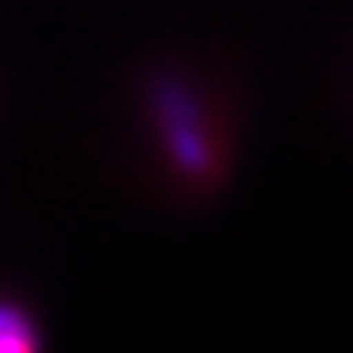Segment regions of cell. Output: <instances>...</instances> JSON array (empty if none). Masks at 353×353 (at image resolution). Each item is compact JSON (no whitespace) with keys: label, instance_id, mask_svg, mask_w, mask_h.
<instances>
[{"label":"cell","instance_id":"obj_1","mask_svg":"<svg viewBox=\"0 0 353 353\" xmlns=\"http://www.w3.org/2000/svg\"><path fill=\"white\" fill-rule=\"evenodd\" d=\"M150 106L168 159L189 180H209L218 168L215 136L194 92L174 77H159L150 85Z\"/></svg>","mask_w":353,"mask_h":353},{"label":"cell","instance_id":"obj_2","mask_svg":"<svg viewBox=\"0 0 353 353\" xmlns=\"http://www.w3.org/2000/svg\"><path fill=\"white\" fill-rule=\"evenodd\" d=\"M36 347L39 339L30 318L15 306L0 303V353H27Z\"/></svg>","mask_w":353,"mask_h":353}]
</instances>
